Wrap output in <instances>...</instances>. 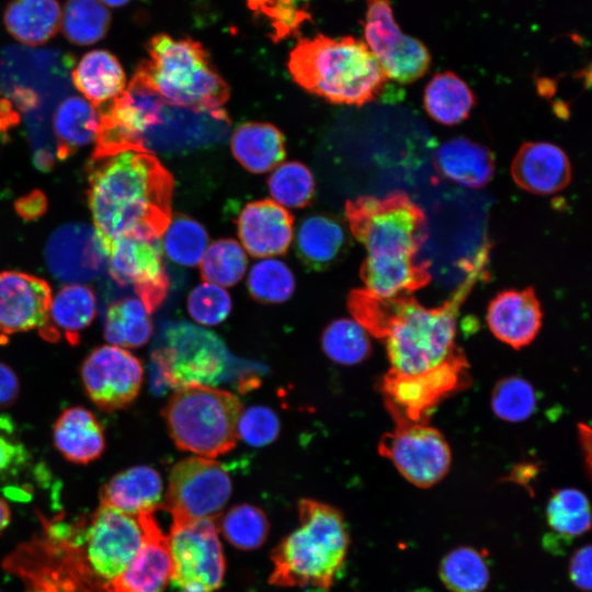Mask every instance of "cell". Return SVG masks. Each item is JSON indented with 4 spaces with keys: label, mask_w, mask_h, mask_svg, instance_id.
Returning <instances> with one entry per match:
<instances>
[{
    "label": "cell",
    "mask_w": 592,
    "mask_h": 592,
    "mask_svg": "<svg viewBox=\"0 0 592 592\" xmlns=\"http://www.w3.org/2000/svg\"><path fill=\"white\" fill-rule=\"evenodd\" d=\"M87 174L88 204L103 253L122 237L160 238L171 220L173 179L151 151L90 158Z\"/></svg>",
    "instance_id": "1"
},
{
    "label": "cell",
    "mask_w": 592,
    "mask_h": 592,
    "mask_svg": "<svg viewBox=\"0 0 592 592\" xmlns=\"http://www.w3.org/2000/svg\"><path fill=\"white\" fill-rule=\"evenodd\" d=\"M462 298L429 308L409 297L376 298L364 289L349 296V308L368 332L384 338L390 373L417 375L453 360L456 311Z\"/></svg>",
    "instance_id": "2"
},
{
    "label": "cell",
    "mask_w": 592,
    "mask_h": 592,
    "mask_svg": "<svg viewBox=\"0 0 592 592\" xmlns=\"http://www.w3.org/2000/svg\"><path fill=\"white\" fill-rule=\"evenodd\" d=\"M288 70L305 90L348 105L375 100L388 81L365 42L351 36L300 39L289 54Z\"/></svg>",
    "instance_id": "3"
},
{
    "label": "cell",
    "mask_w": 592,
    "mask_h": 592,
    "mask_svg": "<svg viewBox=\"0 0 592 592\" xmlns=\"http://www.w3.org/2000/svg\"><path fill=\"white\" fill-rule=\"evenodd\" d=\"M299 526L271 553L269 582L277 587L329 589L344 563L350 544L342 513L326 503L301 499Z\"/></svg>",
    "instance_id": "4"
},
{
    "label": "cell",
    "mask_w": 592,
    "mask_h": 592,
    "mask_svg": "<svg viewBox=\"0 0 592 592\" xmlns=\"http://www.w3.org/2000/svg\"><path fill=\"white\" fill-rule=\"evenodd\" d=\"M146 49L149 58L136 71L168 104L197 112L221 110L229 88L198 42L158 34Z\"/></svg>",
    "instance_id": "5"
},
{
    "label": "cell",
    "mask_w": 592,
    "mask_h": 592,
    "mask_svg": "<svg viewBox=\"0 0 592 592\" xmlns=\"http://www.w3.org/2000/svg\"><path fill=\"white\" fill-rule=\"evenodd\" d=\"M242 410L238 397L229 391L187 385L174 391L162 413L175 446L207 458L236 446Z\"/></svg>",
    "instance_id": "6"
},
{
    "label": "cell",
    "mask_w": 592,
    "mask_h": 592,
    "mask_svg": "<svg viewBox=\"0 0 592 592\" xmlns=\"http://www.w3.org/2000/svg\"><path fill=\"white\" fill-rule=\"evenodd\" d=\"M345 215L368 258H415L426 239L423 210L401 191L350 200Z\"/></svg>",
    "instance_id": "7"
},
{
    "label": "cell",
    "mask_w": 592,
    "mask_h": 592,
    "mask_svg": "<svg viewBox=\"0 0 592 592\" xmlns=\"http://www.w3.org/2000/svg\"><path fill=\"white\" fill-rule=\"evenodd\" d=\"M155 380L172 388L217 385L227 376L230 355L213 332L192 323L171 325L164 346L152 353Z\"/></svg>",
    "instance_id": "8"
},
{
    "label": "cell",
    "mask_w": 592,
    "mask_h": 592,
    "mask_svg": "<svg viewBox=\"0 0 592 592\" xmlns=\"http://www.w3.org/2000/svg\"><path fill=\"white\" fill-rule=\"evenodd\" d=\"M166 104L164 99L135 71L117 98L96 107L99 127L91 159L127 149L145 150L143 138L162 123Z\"/></svg>",
    "instance_id": "9"
},
{
    "label": "cell",
    "mask_w": 592,
    "mask_h": 592,
    "mask_svg": "<svg viewBox=\"0 0 592 592\" xmlns=\"http://www.w3.org/2000/svg\"><path fill=\"white\" fill-rule=\"evenodd\" d=\"M226 469L209 458L193 456L171 469L161 510L170 512L173 523L214 520L231 494Z\"/></svg>",
    "instance_id": "10"
},
{
    "label": "cell",
    "mask_w": 592,
    "mask_h": 592,
    "mask_svg": "<svg viewBox=\"0 0 592 592\" xmlns=\"http://www.w3.org/2000/svg\"><path fill=\"white\" fill-rule=\"evenodd\" d=\"M214 520L172 523L168 535L171 582L180 592H214L226 569Z\"/></svg>",
    "instance_id": "11"
},
{
    "label": "cell",
    "mask_w": 592,
    "mask_h": 592,
    "mask_svg": "<svg viewBox=\"0 0 592 592\" xmlns=\"http://www.w3.org/2000/svg\"><path fill=\"white\" fill-rule=\"evenodd\" d=\"M379 452L399 474L419 488H430L448 473L452 454L444 435L435 428L405 420L383 436Z\"/></svg>",
    "instance_id": "12"
},
{
    "label": "cell",
    "mask_w": 592,
    "mask_h": 592,
    "mask_svg": "<svg viewBox=\"0 0 592 592\" xmlns=\"http://www.w3.org/2000/svg\"><path fill=\"white\" fill-rule=\"evenodd\" d=\"M364 35L365 44L387 79L411 83L428 71L431 62L428 48L402 33L390 0H367Z\"/></svg>",
    "instance_id": "13"
},
{
    "label": "cell",
    "mask_w": 592,
    "mask_h": 592,
    "mask_svg": "<svg viewBox=\"0 0 592 592\" xmlns=\"http://www.w3.org/2000/svg\"><path fill=\"white\" fill-rule=\"evenodd\" d=\"M109 273L119 286H132L148 312L163 303L169 278L162 262L159 239L122 237L105 250Z\"/></svg>",
    "instance_id": "14"
},
{
    "label": "cell",
    "mask_w": 592,
    "mask_h": 592,
    "mask_svg": "<svg viewBox=\"0 0 592 592\" xmlns=\"http://www.w3.org/2000/svg\"><path fill=\"white\" fill-rule=\"evenodd\" d=\"M80 375L92 402L110 412L135 400L143 384L144 368L133 353L109 344L90 352L81 365Z\"/></svg>",
    "instance_id": "15"
},
{
    "label": "cell",
    "mask_w": 592,
    "mask_h": 592,
    "mask_svg": "<svg viewBox=\"0 0 592 592\" xmlns=\"http://www.w3.org/2000/svg\"><path fill=\"white\" fill-rule=\"evenodd\" d=\"M82 542L86 560L93 574L113 580L132 562L143 543L136 516L101 504L94 512Z\"/></svg>",
    "instance_id": "16"
},
{
    "label": "cell",
    "mask_w": 592,
    "mask_h": 592,
    "mask_svg": "<svg viewBox=\"0 0 592 592\" xmlns=\"http://www.w3.org/2000/svg\"><path fill=\"white\" fill-rule=\"evenodd\" d=\"M52 298L45 280L19 271L0 272V338L44 328Z\"/></svg>",
    "instance_id": "17"
},
{
    "label": "cell",
    "mask_w": 592,
    "mask_h": 592,
    "mask_svg": "<svg viewBox=\"0 0 592 592\" xmlns=\"http://www.w3.org/2000/svg\"><path fill=\"white\" fill-rule=\"evenodd\" d=\"M156 511L137 517L143 530L141 546L127 568L104 587V592H164L172 576L168 535L156 517Z\"/></svg>",
    "instance_id": "18"
},
{
    "label": "cell",
    "mask_w": 592,
    "mask_h": 592,
    "mask_svg": "<svg viewBox=\"0 0 592 592\" xmlns=\"http://www.w3.org/2000/svg\"><path fill=\"white\" fill-rule=\"evenodd\" d=\"M464 363L459 355L443 365L417 375L389 373L383 382V391L392 410L409 421L432 408L462 384Z\"/></svg>",
    "instance_id": "19"
},
{
    "label": "cell",
    "mask_w": 592,
    "mask_h": 592,
    "mask_svg": "<svg viewBox=\"0 0 592 592\" xmlns=\"http://www.w3.org/2000/svg\"><path fill=\"white\" fill-rule=\"evenodd\" d=\"M45 259L58 280L73 284L98 277L106 263L94 228L84 224L59 227L47 242Z\"/></svg>",
    "instance_id": "20"
},
{
    "label": "cell",
    "mask_w": 592,
    "mask_h": 592,
    "mask_svg": "<svg viewBox=\"0 0 592 592\" xmlns=\"http://www.w3.org/2000/svg\"><path fill=\"white\" fill-rule=\"evenodd\" d=\"M229 126L225 111L197 112L166 104L160 125L143 138L145 150L191 148L221 138Z\"/></svg>",
    "instance_id": "21"
},
{
    "label": "cell",
    "mask_w": 592,
    "mask_h": 592,
    "mask_svg": "<svg viewBox=\"0 0 592 592\" xmlns=\"http://www.w3.org/2000/svg\"><path fill=\"white\" fill-rule=\"evenodd\" d=\"M492 334L503 343L520 349L537 337L543 310L533 288L508 289L489 303L486 316Z\"/></svg>",
    "instance_id": "22"
},
{
    "label": "cell",
    "mask_w": 592,
    "mask_h": 592,
    "mask_svg": "<svg viewBox=\"0 0 592 592\" xmlns=\"http://www.w3.org/2000/svg\"><path fill=\"white\" fill-rule=\"evenodd\" d=\"M238 235L243 248L253 257L280 255L293 238V217L271 200L248 203L238 218Z\"/></svg>",
    "instance_id": "23"
},
{
    "label": "cell",
    "mask_w": 592,
    "mask_h": 592,
    "mask_svg": "<svg viewBox=\"0 0 592 592\" xmlns=\"http://www.w3.org/2000/svg\"><path fill=\"white\" fill-rule=\"evenodd\" d=\"M511 173L521 189L543 195L561 191L571 180L566 152L545 141L522 145L513 158Z\"/></svg>",
    "instance_id": "24"
},
{
    "label": "cell",
    "mask_w": 592,
    "mask_h": 592,
    "mask_svg": "<svg viewBox=\"0 0 592 592\" xmlns=\"http://www.w3.org/2000/svg\"><path fill=\"white\" fill-rule=\"evenodd\" d=\"M163 485L149 466H134L113 476L101 489V504L132 516L161 510Z\"/></svg>",
    "instance_id": "25"
},
{
    "label": "cell",
    "mask_w": 592,
    "mask_h": 592,
    "mask_svg": "<svg viewBox=\"0 0 592 592\" xmlns=\"http://www.w3.org/2000/svg\"><path fill=\"white\" fill-rule=\"evenodd\" d=\"M429 262L415 258H368L361 267L364 291L379 299L402 297L431 280Z\"/></svg>",
    "instance_id": "26"
},
{
    "label": "cell",
    "mask_w": 592,
    "mask_h": 592,
    "mask_svg": "<svg viewBox=\"0 0 592 592\" xmlns=\"http://www.w3.org/2000/svg\"><path fill=\"white\" fill-rule=\"evenodd\" d=\"M96 316V297L93 289L82 284H69L61 287L52 298L47 323L39 334L47 341H57L64 337L76 346L81 332Z\"/></svg>",
    "instance_id": "27"
},
{
    "label": "cell",
    "mask_w": 592,
    "mask_h": 592,
    "mask_svg": "<svg viewBox=\"0 0 592 592\" xmlns=\"http://www.w3.org/2000/svg\"><path fill=\"white\" fill-rule=\"evenodd\" d=\"M53 440L59 453L76 464L98 459L105 448L101 423L83 407H71L60 413L54 424Z\"/></svg>",
    "instance_id": "28"
},
{
    "label": "cell",
    "mask_w": 592,
    "mask_h": 592,
    "mask_svg": "<svg viewBox=\"0 0 592 592\" xmlns=\"http://www.w3.org/2000/svg\"><path fill=\"white\" fill-rule=\"evenodd\" d=\"M434 164L442 177L470 189L485 186L494 172L492 153L464 137L440 146L434 156Z\"/></svg>",
    "instance_id": "29"
},
{
    "label": "cell",
    "mask_w": 592,
    "mask_h": 592,
    "mask_svg": "<svg viewBox=\"0 0 592 592\" xmlns=\"http://www.w3.org/2000/svg\"><path fill=\"white\" fill-rule=\"evenodd\" d=\"M71 80L94 107L113 101L127 86L121 62L105 49L84 54L72 69Z\"/></svg>",
    "instance_id": "30"
},
{
    "label": "cell",
    "mask_w": 592,
    "mask_h": 592,
    "mask_svg": "<svg viewBox=\"0 0 592 592\" xmlns=\"http://www.w3.org/2000/svg\"><path fill=\"white\" fill-rule=\"evenodd\" d=\"M3 22L16 41L37 46L60 30L61 9L57 0H11L4 9Z\"/></svg>",
    "instance_id": "31"
},
{
    "label": "cell",
    "mask_w": 592,
    "mask_h": 592,
    "mask_svg": "<svg viewBox=\"0 0 592 592\" xmlns=\"http://www.w3.org/2000/svg\"><path fill=\"white\" fill-rule=\"evenodd\" d=\"M236 159L250 172L264 173L285 157L282 133L267 123H246L231 137Z\"/></svg>",
    "instance_id": "32"
},
{
    "label": "cell",
    "mask_w": 592,
    "mask_h": 592,
    "mask_svg": "<svg viewBox=\"0 0 592 592\" xmlns=\"http://www.w3.org/2000/svg\"><path fill=\"white\" fill-rule=\"evenodd\" d=\"M53 127L57 141V158L65 160L95 140L99 111L86 99L69 96L56 109Z\"/></svg>",
    "instance_id": "33"
},
{
    "label": "cell",
    "mask_w": 592,
    "mask_h": 592,
    "mask_svg": "<svg viewBox=\"0 0 592 592\" xmlns=\"http://www.w3.org/2000/svg\"><path fill=\"white\" fill-rule=\"evenodd\" d=\"M428 114L444 125H455L467 118L475 103L468 86L455 73H436L424 90Z\"/></svg>",
    "instance_id": "34"
},
{
    "label": "cell",
    "mask_w": 592,
    "mask_h": 592,
    "mask_svg": "<svg viewBox=\"0 0 592 592\" xmlns=\"http://www.w3.org/2000/svg\"><path fill=\"white\" fill-rule=\"evenodd\" d=\"M152 333V325L145 305L134 297L112 303L105 312L104 337L112 345L140 348Z\"/></svg>",
    "instance_id": "35"
},
{
    "label": "cell",
    "mask_w": 592,
    "mask_h": 592,
    "mask_svg": "<svg viewBox=\"0 0 592 592\" xmlns=\"http://www.w3.org/2000/svg\"><path fill=\"white\" fill-rule=\"evenodd\" d=\"M344 244V231L339 223L325 216H310L301 221L296 238L301 260L312 269L328 266Z\"/></svg>",
    "instance_id": "36"
},
{
    "label": "cell",
    "mask_w": 592,
    "mask_h": 592,
    "mask_svg": "<svg viewBox=\"0 0 592 592\" xmlns=\"http://www.w3.org/2000/svg\"><path fill=\"white\" fill-rule=\"evenodd\" d=\"M439 574L452 592H483L490 580L486 556L470 546L448 551L441 560Z\"/></svg>",
    "instance_id": "37"
},
{
    "label": "cell",
    "mask_w": 592,
    "mask_h": 592,
    "mask_svg": "<svg viewBox=\"0 0 592 592\" xmlns=\"http://www.w3.org/2000/svg\"><path fill=\"white\" fill-rule=\"evenodd\" d=\"M111 13L99 0H67L60 29L76 45H92L109 32Z\"/></svg>",
    "instance_id": "38"
},
{
    "label": "cell",
    "mask_w": 592,
    "mask_h": 592,
    "mask_svg": "<svg viewBox=\"0 0 592 592\" xmlns=\"http://www.w3.org/2000/svg\"><path fill=\"white\" fill-rule=\"evenodd\" d=\"M369 332L354 318L330 322L322 332L321 346L327 356L342 365H356L372 353Z\"/></svg>",
    "instance_id": "39"
},
{
    "label": "cell",
    "mask_w": 592,
    "mask_h": 592,
    "mask_svg": "<svg viewBox=\"0 0 592 592\" xmlns=\"http://www.w3.org/2000/svg\"><path fill=\"white\" fill-rule=\"evenodd\" d=\"M546 516L555 533L570 539L587 533L591 527L589 500L576 488L556 490L547 503Z\"/></svg>",
    "instance_id": "40"
},
{
    "label": "cell",
    "mask_w": 592,
    "mask_h": 592,
    "mask_svg": "<svg viewBox=\"0 0 592 592\" xmlns=\"http://www.w3.org/2000/svg\"><path fill=\"white\" fill-rule=\"evenodd\" d=\"M162 235V247L170 260L183 266L200 264L208 242L207 232L201 224L184 215H177Z\"/></svg>",
    "instance_id": "41"
},
{
    "label": "cell",
    "mask_w": 592,
    "mask_h": 592,
    "mask_svg": "<svg viewBox=\"0 0 592 592\" xmlns=\"http://www.w3.org/2000/svg\"><path fill=\"white\" fill-rule=\"evenodd\" d=\"M216 526L232 546L243 550L259 548L269 534V521L264 511L252 504L232 506Z\"/></svg>",
    "instance_id": "42"
},
{
    "label": "cell",
    "mask_w": 592,
    "mask_h": 592,
    "mask_svg": "<svg viewBox=\"0 0 592 592\" xmlns=\"http://www.w3.org/2000/svg\"><path fill=\"white\" fill-rule=\"evenodd\" d=\"M200 267L205 282L223 287L232 286L244 275L247 255L236 240H217L206 249Z\"/></svg>",
    "instance_id": "43"
},
{
    "label": "cell",
    "mask_w": 592,
    "mask_h": 592,
    "mask_svg": "<svg viewBox=\"0 0 592 592\" xmlns=\"http://www.w3.org/2000/svg\"><path fill=\"white\" fill-rule=\"evenodd\" d=\"M490 402L499 419L520 423L535 412L537 396L528 380L520 376H508L496 384Z\"/></svg>",
    "instance_id": "44"
},
{
    "label": "cell",
    "mask_w": 592,
    "mask_h": 592,
    "mask_svg": "<svg viewBox=\"0 0 592 592\" xmlns=\"http://www.w3.org/2000/svg\"><path fill=\"white\" fill-rule=\"evenodd\" d=\"M295 288V278L288 266L280 260L264 259L257 262L248 277L252 298L264 304L286 301Z\"/></svg>",
    "instance_id": "45"
},
{
    "label": "cell",
    "mask_w": 592,
    "mask_h": 592,
    "mask_svg": "<svg viewBox=\"0 0 592 592\" xmlns=\"http://www.w3.org/2000/svg\"><path fill=\"white\" fill-rule=\"evenodd\" d=\"M267 184L274 202L294 208L306 206L315 190L309 169L297 161L278 166L270 175Z\"/></svg>",
    "instance_id": "46"
},
{
    "label": "cell",
    "mask_w": 592,
    "mask_h": 592,
    "mask_svg": "<svg viewBox=\"0 0 592 592\" xmlns=\"http://www.w3.org/2000/svg\"><path fill=\"white\" fill-rule=\"evenodd\" d=\"M190 316L198 323L215 326L224 321L231 310L228 293L210 283H203L193 288L187 298Z\"/></svg>",
    "instance_id": "47"
},
{
    "label": "cell",
    "mask_w": 592,
    "mask_h": 592,
    "mask_svg": "<svg viewBox=\"0 0 592 592\" xmlns=\"http://www.w3.org/2000/svg\"><path fill=\"white\" fill-rule=\"evenodd\" d=\"M280 433L277 414L267 407L253 406L242 410L238 422V436L252 446H264Z\"/></svg>",
    "instance_id": "48"
},
{
    "label": "cell",
    "mask_w": 592,
    "mask_h": 592,
    "mask_svg": "<svg viewBox=\"0 0 592 592\" xmlns=\"http://www.w3.org/2000/svg\"><path fill=\"white\" fill-rule=\"evenodd\" d=\"M31 459L25 445L13 432L9 418H0V482L20 474Z\"/></svg>",
    "instance_id": "49"
},
{
    "label": "cell",
    "mask_w": 592,
    "mask_h": 592,
    "mask_svg": "<svg viewBox=\"0 0 592 592\" xmlns=\"http://www.w3.org/2000/svg\"><path fill=\"white\" fill-rule=\"evenodd\" d=\"M591 545L577 549L569 562V576L572 583L581 591H591Z\"/></svg>",
    "instance_id": "50"
},
{
    "label": "cell",
    "mask_w": 592,
    "mask_h": 592,
    "mask_svg": "<svg viewBox=\"0 0 592 592\" xmlns=\"http://www.w3.org/2000/svg\"><path fill=\"white\" fill-rule=\"evenodd\" d=\"M47 198L39 190H34L14 202L15 212L25 220H34L45 214Z\"/></svg>",
    "instance_id": "51"
},
{
    "label": "cell",
    "mask_w": 592,
    "mask_h": 592,
    "mask_svg": "<svg viewBox=\"0 0 592 592\" xmlns=\"http://www.w3.org/2000/svg\"><path fill=\"white\" fill-rule=\"evenodd\" d=\"M20 392V383L15 373L0 363V409L11 406Z\"/></svg>",
    "instance_id": "52"
},
{
    "label": "cell",
    "mask_w": 592,
    "mask_h": 592,
    "mask_svg": "<svg viewBox=\"0 0 592 592\" xmlns=\"http://www.w3.org/2000/svg\"><path fill=\"white\" fill-rule=\"evenodd\" d=\"M10 522V509L0 498V531L4 530Z\"/></svg>",
    "instance_id": "53"
},
{
    "label": "cell",
    "mask_w": 592,
    "mask_h": 592,
    "mask_svg": "<svg viewBox=\"0 0 592 592\" xmlns=\"http://www.w3.org/2000/svg\"><path fill=\"white\" fill-rule=\"evenodd\" d=\"M101 3L107 7L117 8L127 4L130 0H99Z\"/></svg>",
    "instance_id": "54"
},
{
    "label": "cell",
    "mask_w": 592,
    "mask_h": 592,
    "mask_svg": "<svg viewBox=\"0 0 592 592\" xmlns=\"http://www.w3.org/2000/svg\"><path fill=\"white\" fill-rule=\"evenodd\" d=\"M36 592H52V591L47 588V589L38 590Z\"/></svg>",
    "instance_id": "55"
},
{
    "label": "cell",
    "mask_w": 592,
    "mask_h": 592,
    "mask_svg": "<svg viewBox=\"0 0 592 592\" xmlns=\"http://www.w3.org/2000/svg\"><path fill=\"white\" fill-rule=\"evenodd\" d=\"M415 592H431V591H426V590H421V591H415Z\"/></svg>",
    "instance_id": "56"
}]
</instances>
